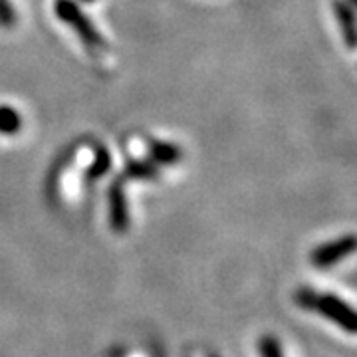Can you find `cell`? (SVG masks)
Returning a JSON list of instances; mask_svg holds the SVG:
<instances>
[{"instance_id":"cell-11","label":"cell","mask_w":357,"mask_h":357,"mask_svg":"<svg viewBox=\"0 0 357 357\" xmlns=\"http://www.w3.org/2000/svg\"><path fill=\"white\" fill-rule=\"evenodd\" d=\"M16 10L13 6V0H0V28L13 30L16 26Z\"/></svg>"},{"instance_id":"cell-5","label":"cell","mask_w":357,"mask_h":357,"mask_svg":"<svg viewBox=\"0 0 357 357\" xmlns=\"http://www.w3.org/2000/svg\"><path fill=\"white\" fill-rule=\"evenodd\" d=\"M333 13L340 22V30L344 34L345 44L349 50H354L357 46V26H356V13L354 6L345 0H335L333 2Z\"/></svg>"},{"instance_id":"cell-8","label":"cell","mask_w":357,"mask_h":357,"mask_svg":"<svg viewBox=\"0 0 357 357\" xmlns=\"http://www.w3.org/2000/svg\"><path fill=\"white\" fill-rule=\"evenodd\" d=\"M157 165L151 161H129L126 165V177L129 178H157Z\"/></svg>"},{"instance_id":"cell-1","label":"cell","mask_w":357,"mask_h":357,"mask_svg":"<svg viewBox=\"0 0 357 357\" xmlns=\"http://www.w3.org/2000/svg\"><path fill=\"white\" fill-rule=\"evenodd\" d=\"M298 302L307 310H314L321 314L324 318L332 319L333 324H337L342 330L349 333H356L357 318L354 307L342 298L333 296V294H319L314 290H302L298 294Z\"/></svg>"},{"instance_id":"cell-4","label":"cell","mask_w":357,"mask_h":357,"mask_svg":"<svg viewBox=\"0 0 357 357\" xmlns=\"http://www.w3.org/2000/svg\"><path fill=\"white\" fill-rule=\"evenodd\" d=\"M109 222L115 232H126L129 229V208L126 191L119 181L109 187Z\"/></svg>"},{"instance_id":"cell-3","label":"cell","mask_w":357,"mask_h":357,"mask_svg":"<svg viewBox=\"0 0 357 357\" xmlns=\"http://www.w3.org/2000/svg\"><path fill=\"white\" fill-rule=\"evenodd\" d=\"M356 250V236L345 234L342 238H335L332 243L319 244L318 248L312 252V264L316 268H330L335 266L345 256H349Z\"/></svg>"},{"instance_id":"cell-2","label":"cell","mask_w":357,"mask_h":357,"mask_svg":"<svg viewBox=\"0 0 357 357\" xmlns=\"http://www.w3.org/2000/svg\"><path fill=\"white\" fill-rule=\"evenodd\" d=\"M54 13L64 24H68L76 32L86 46H89V48H103L105 46V40L98 32V28L91 24V20L82 13V8L74 0H56Z\"/></svg>"},{"instance_id":"cell-10","label":"cell","mask_w":357,"mask_h":357,"mask_svg":"<svg viewBox=\"0 0 357 357\" xmlns=\"http://www.w3.org/2000/svg\"><path fill=\"white\" fill-rule=\"evenodd\" d=\"M258 351L262 357H284L280 342L274 335H264L258 342Z\"/></svg>"},{"instance_id":"cell-6","label":"cell","mask_w":357,"mask_h":357,"mask_svg":"<svg viewBox=\"0 0 357 357\" xmlns=\"http://www.w3.org/2000/svg\"><path fill=\"white\" fill-rule=\"evenodd\" d=\"M149 155L155 165H175L183 159L181 147L171 141H149Z\"/></svg>"},{"instance_id":"cell-9","label":"cell","mask_w":357,"mask_h":357,"mask_svg":"<svg viewBox=\"0 0 357 357\" xmlns=\"http://www.w3.org/2000/svg\"><path fill=\"white\" fill-rule=\"evenodd\" d=\"M109 167H112V157H109L105 147H100V149L96 151V161H93L91 167L88 169V178L96 181V178L103 177V175L109 171Z\"/></svg>"},{"instance_id":"cell-7","label":"cell","mask_w":357,"mask_h":357,"mask_svg":"<svg viewBox=\"0 0 357 357\" xmlns=\"http://www.w3.org/2000/svg\"><path fill=\"white\" fill-rule=\"evenodd\" d=\"M22 129V117L10 105H0V133L14 135Z\"/></svg>"}]
</instances>
